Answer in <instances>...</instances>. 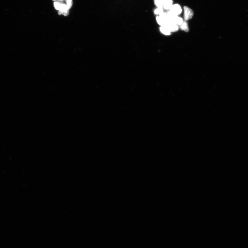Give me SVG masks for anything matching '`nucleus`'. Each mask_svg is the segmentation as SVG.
Returning <instances> with one entry per match:
<instances>
[{"mask_svg":"<svg viewBox=\"0 0 248 248\" xmlns=\"http://www.w3.org/2000/svg\"><path fill=\"white\" fill-rule=\"evenodd\" d=\"M184 18L185 21H187L192 18L194 12L189 7L185 6L184 7Z\"/></svg>","mask_w":248,"mask_h":248,"instance_id":"obj_1","label":"nucleus"},{"mask_svg":"<svg viewBox=\"0 0 248 248\" xmlns=\"http://www.w3.org/2000/svg\"><path fill=\"white\" fill-rule=\"evenodd\" d=\"M174 15L178 16L182 13V9L180 5L175 4L172 5L169 10Z\"/></svg>","mask_w":248,"mask_h":248,"instance_id":"obj_2","label":"nucleus"},{"mask_svg":"<svg viewBox=\"0 0 248 248\" xmlns=\"http://www.w3.org/2000/svg\"><path fill=\"white\" fill-rule=\"evenodd\" d=\"M69 9L68 8L67 5L65 3H63L61 5L60 10L58 12V14L59 15L62 14L64 16H67L69 14Z\"/></svg>","mask_w":248,"mask_h":248,"instance_id":"obj_3","label":"nucleus"},{"mask_svg":"<svg viewBox=\"0 0 248 248\" xmlns=\"http://www.w3.org/2000/svg\"><path fill=\"white\" fill-rule=\"evenodd\" d=\"M183 21L182 18L175 16L171 18L170 20V22L173 23L178 26H180L183 23Z\"/></svg>","mask_w":248,"mask_h":248,"instance_id":"obj_4","label":"nucleus"},{"mask_svg":"<svg viewBox=\"0 0 248 248\" xmlns=\"http://www.w3.org/2000/svg\"><path fill=\"white\" fill-rule=\"evenodd\" d=\"M169 29L170 32H175L179 30V27L178 25L175 24V23L172 22L168 23L167 25L166 26Z\"/></svg>","mask_w":248,"mask_h":248,"instance_id":"obj_5","label":"nucleus"},{"mask_svg":"<svg viewBox=\"0 0 248 248\" xmlns=\"http://www.w3.org/2000/svg\"><path fill=\"white\" fill-rule=\"evenodd\" d=\"M172 5V0H162L163 7L166 10H169Z\"/></svg>","mask_w":248,"mask_h":248,"instance_id":"obj_6","label":"nucleus"},{"mask_svg":"<svg viewBox=\"0 0 248 248\" xmlns=\"http://www.w3.org/2000/svg\"><path fill=\"white\" fill-rule=\"evenodd\" d=\"M156 20L157 23L161 26H166L168 23L167 21L162 19L159 16H157L156 17Z\"/></svg>","mask_w":248,"mask_h":248,"instance_id":"obj_7","label":"nucleus"},{"mask_svg":"<svg viewBox=\"0 0 248 248\" xmlns=\"http://www.w3.org/2000/svg\"><path fill=\"white\" fill-rule=\"evenodd\" d=\"M160 32L164 35H170L171 34L169 29L166 26H161L160 28Z\"/></svg>","mask_w":248,"mask_h":248,"instance_id":"obj_8","label":"nucleus"},{"mask_svg":"<svg viewBox=\"0 0 248 248\" xmlns=\"http://www.w3.org/2000/svg\"><path fill=\"white\" fill-rule=\"evenodd\" d=\"M180 28L181 30L184 31L186 32H189V28L188 25L186 21H183L182 24L180 25Z\"/></svg>","mask_w":248,"mask_h":248,"instance_id":"obj_9","label":"nucleus"},{"mask_svg":"<svg viewBox=\"0 0 248 248\" xmlns=\"http://www.w3.org/2000/svg\"><path fill=\"white\" fill-rule=\"evenodd\" d=\"M64 3L61 1H57L54 3V6L56 10H59L61 8V5Z\"/></svg>","mask_w":248,"mask_h":248,"instance_id":"obj_10","label":"nucleus"},{"mask_svg":"<svg viewBox=\"0 0 248 248\" xmlns=\"http://www.w3.org/2000/svg\"><path fill=\"white\" fill-rule=\"evenodd\" d=\"M154 1L155 4L157 8H163L162 5V0H154Z\"/></svg>","mask_w":248,"mask_h":248,"instance_id":"obj_11","label":"nucleus"},{"mask_svg":"<svg viewBox=\"0 0 248 248\" xmlns=\"http://www.w3.org/2000/svg\"><path fill=\"white\" fill-rule=\"evenodd\" d=\"M66 1V5L69 9L71 8L72 5V0H65Z\"/></svg>","mask_w":248,"mask_h":248,"instance_id":"obj_12","label":"nucleus"},{"mask_svg":"<svg viewBox=\"0 0 248 248\" xmlns=\"http://www.w3.org/2000/svg\"><path fill=\"white\" fill-rule=\"evenodd\" d=\"M163 12V8H157L155 10V13L156 14H160Z\"/></svg>","mask_w":248,"mask_h":248,"instance_id":"obj_13","label":"nucleus"},{"mask_svg":"<svg viewBox=\"0 0 248 248\" xmlns=\"http://www.w3.org/2000/svg\"><path fill=\"white\" fill-rule=\"evenodd\" d=\"M53 1H64V0H53Z\"/></svg>","mask_w":248,"mask_h":248,"instance_id":"obj_14","label":"nucleus"}]
</instances>
